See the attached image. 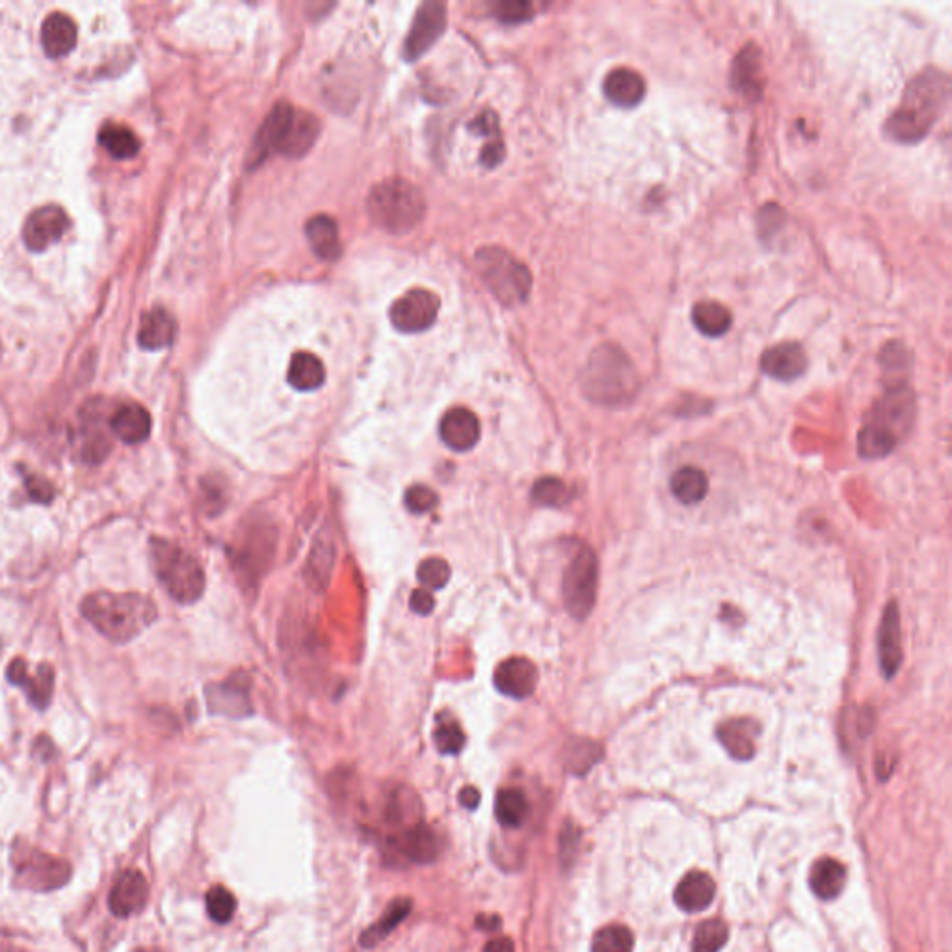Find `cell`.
<instances>
[{"mask_svg": "<svg viewBox=\"0 0 952 952\" xmlns=\"http://www.w3.org/2000/svg\"><path fill=\"white\" fill-rule=\"evenodd\" d=\"M949 77L928 67L915 75L902 95L899 108L886 121V133L899 144H917L938 123L949 105Z\"/></svg>", "mask_w": 952, "mask_h": 952, "instance_id": "cell-1", "label": "cell"}, {"mask_svg": "<svg viewBox=\"0 0 952 952\" xmlns=\"http://www.w3.org/2000/svg\"><path fill=\"white\" fill-rule=\"evenodd\" d=\"M915 421V395L908 382H891L867 415L858 436L860 456L878 460L891 454L910 434Z\"/></svg>", "mask_w": 952, "mask_h": 952, "instance_id": "cell-2", "label": "cell"}, {"mask_svg": "<svg viewBox=\"0 0 952 952\" xmlns=\"http://www.w3.org/2000/svg\"><path fill=\"white\" fill-rule=\"evenodd\" d=\"M82 614L114 644H127L157 620L155 603L140 594L95 592L82 601Z\"/></svg>", "mask_w": 952, "mask_h": 952, "instance_id": "cell-3", "label": "cell"}, {"mask_svg": "<svg viewBox=\"0 0 952 952\" xmlns=\"http://www.w3.org/2000/svg\"><path fill=\"white\" fill-rule=\"evenodd\" d=\"M320 125L309 112L296 110L287 103H279L266 116L253 142L250 164L259 166L270 155L281 153L287 157H302L317 140Z\"/></svg>", "mask_w": 952, "mask_h": 952, "instance_id": "cell-4", "label": "cell"}, {"mask_svg": "<svg viewBox=\"0 0 952 952\" xmlns=\"http://www.w3.org/2000/svg\"><path fill=\"white\" fill-rule=\"evenodd\" d=\"M586 397L603 406H618L635 397L638 378L629 357L614 344H603L588 359L582 371Z\"/></svg>", "mask_w": 952, "mask_h": 952, "instance_id": "cell-5", "label": "cell"}, {"mask_svg": "<svg viewBox=\"0 0 952 952\" xmlns=\"http://www.w3.org/2000/svg\"><path fill=\"white\" fill-rule=\"evenodd\" d=\"M151 560L166 592L181 605H192L205 592V573L198 558L177 543L153 538Z\"/></svg>", "mask_w": 952, "mask_h": 952, "instance_id": "cell-6", "label": "cell"}, {"mask_svg": "<svg viewBox=\"0 0 952 952\" xmlns=\"http://www.w3.org/2000/svg\"><path fill=\"white\" fill-rule=\"evenodd\" d=\"M367 207L374 224L387 233L404 235L421 222L424 199L417 186L402 179H389L372 188Z\"/></svg>", "mask_w": 952, "mask_h": 952, "instance_id": "cell-7", "label": "cell"}, {"mask_svg": "<svg viewBox=\"0 0 952 952\" xmlns=\"http://www.w3.org/2000/svg\"><path fill=\"white\" fill-rule=\"evenodd\" d=\"M278 530L265 516L252 517L238 530L233 549V568L242 586L255 588L266 575L276 556Z\"/></svg>", "mask_w": 952, "mask_h": 952, "instance_id": "cell-8", "label": "cell"}, {"mask_svg": "<svg viewBox=\"0 0 952 952\" xmlns=\"http://www.w3.org/2000/svg\"><path fill=\"white\" fill-rule=\"evenodd\" d=\"M478 272L495 298L504 305H517L527 300L532 278L529 268L519 263L503 248H482L476 253Z\"/></svg>", "mask_w": 952, "mask_h": 952, "instance_id": "cell-9", "label": "cell"}, {"mask_svg": "<svg viewBox=\"0 0 952 952\" xmlns=\"http://www.w3.org/2000/svg\"><path fill=\"white\" fill-rule=\"evenodd\" d=\"M564 605L575 620H586L597 597V558L590 547H581L571 558L562 581Z\"/></svg>", "mask_w": 952, "mask_h": 952, "instance_id": "cell-10", "label": "cell"}, {"mask_svg": "<svg viewBox=\"0 0 952 952\" xmlns=\"http://www.w3.org/2000/svg\"><path fill=\"white\" fill-rule=\"evenodd\" d=\"M14 869L15 884L38 893H47L66 886L71 878V865L66 860L54 858L36 848L17 850Z\"/></svg>", "mask_w": 952, "mask_h": 952, "instance_id": "cell-11", "label": "cell"}, {"mask_svg": "<svg viewBox=\"0 0 952 952\" xmlns=\"http://www.w3.org/2000/svg\"><path fill=\"white\" fill-rule=\"evenodd\" d=\"M439 848L441 847L437 833L424 822L400 832H393L385 841L387 854H393V858L397 860H406L417 865L436 861Z\"/></svg>", "mask_w": 952, "mask_h": 952, "instance_id": "cell-12", "label": "cell"}, {"mask_svg": "<svg viewBox=\"0 0 952 952\" xmlns=\"http://www.w3.org/2000/svg\"><path fill=\"white\" fill-rule=\"evenodd\" d=\"M439 298L432 291L413 289L391 307V322L398 331L417 333L436 322L439 313Z\"/></svg>", "mask_w": 952, "mask_h": 952, "instance_id": "cell-13", "label": "cell"}, {"mask_svg": "<svg viewBox=\"0 0 952 952\" xmlns=\"http://www.w3.org/2000/svg\"><path fill=\"white\" fill-rule=\"evenodd\" d=\"M205 696L212 714L233 720H242L253 714L248 675H233L222 683H212L205 690Z\"/></svg>", "mask_w": 952, "mask_h": 952, "instance_id": "cell-14", "label": "cell"}, {"mask_svg": "<svg viewBox=\"0 0 952 952\" xmlns=\"http://www.w3.org/2000/svg\"><path fill=\"white\" fill-rule=\"evenodd\" d=\"M447 27V10L439 2H424L417 10L410 34L404 43V58L417 60L421 58L443 34Z\"/></svg>", "mask_w": 952, "mask_h": 952, "instance_id": "cell-15", "label": "cell"}, {"mask_svg": "<svg viewBox=\"0 0 952 952\" xmlns=\"http://www.w3.org/2000/svg\"><path fill=\"white\" fill-rule=\"evenodd\" d=\"M69 227L71 220L66 211L56 205H47L28 216L23 225V240L30 252H45L66 235Z\"/></svg>", "mask_w": 952, "mask_h": 952, "instance_id": "cell-16", "label": "cell"}, {"mask_svg": "<svg viewBox=\"0 0 952 952\" xmlns=\"http://www.w3.org/2000/svg\"><path fill=\"white\" fill-rule=\"evenodd\" d=\"M495 688L512 700H527L538 685L536 666L523 657L501 662L493 674Z\"/></svg>", "mask_w": 952, "mask_h": 952, "instance_id": "cell-17", "label": "cell"}, {"mask_svg": "<svg viewBox=\"0 0 952 952\" xmlns=\"http://www.w3.org/2000/svg\"><path fill=\"white\" fill-rule=\"evenodd\" d=\"M147 900H149V886H147L146 876L140 871L131 869L119 874L108 897V908L118 917H129L133 913L142 912Z\"/></svg>", "mask_w": 952, "mask_h": 952, "instance_id": "cell-18", "label": "cell"}, {"mask_svg": "<svg viewBox=\"0 0 952 952\" xmlns=\"http://www.w3.org/2000/svg\"><path fill=\"white\" fill-rule=\"evenodd\" d=\"M878 659L880 668L887 679L895 677L904 659L902 653V635H900L899 607L891 601L884 610L880 629H878Z\"/></svg>", "mask_w": 952, "mask_h": 952, "instance_id": "cell-19", "label": "cell"}, {"mask_svg": "<svg viewBox=\"0 0 952 952\" xmlns=\"http://www.w3.org/2000/svg\"><path fill=\"white\" fill-rule=\"evenodd\" d=\"M439 436L449 449L467 452L473 449L480 439L478 417L467 408H452L441 419Z\"/></svg>", "mask_w": 952, "mask_h": 952, "instance_id": "cell-20", "label": "cell"}, {"mask_svg": "<svg viewBox=\"0 0 952 952\" xmlns=\"http://www.w3.org/2000/svg\"><path fill=\"white\" fill-rule=\"evenodd\" d=\"M761 369L780 382H793L806 372V350L798 343L776 344L763 354Z\"/></svg>", "mask_w": 952, "mask_h": 952, "instance_id": "cell-21", "label": "cell"}, {"mask_svg": "<svg viewBox=\"0 0 952 952\" xmlns=\"http://www.w3.org/2000/svg\"><path fill=\"white\" fill-rule=\"evenodd\" d=\"M8 679L10 683L25 688L30 701L40 709H45L53 698L54 672L49 664H41L38 672L30 675L25 661L15 659L8 668Z\"/></svg>", "mask_w": 952, "mask_h": 952, "instance_id": "cell-22", "label": "cell"}, {"mask_svg": "<svg viewBox=\"0 0 952 952\" xmlns=\"http://www.w3.org/2000/svg\"><path fill=\"white\" fill-rule=\"evenodd\" d=\"M603 92L616 106H636L646 95V80L629 67L612 69L603 82Z\"/></svg>", "mask_w": 952, "mask_h": 952, "instance_id": "cell-23", "label": "cell"}, {"mask_svg": "<svg viewBox=\"0 0 952 952\" xmlns=\"http://www.w3.org/2000/svg\"><path fill=\"white\" fill-rule=\"evenodd\" d=\"M77 27L66 14L49 15L41 25V45L49 58H64L75 49Z\"/></svg>", "mask_w": 952, "mask_h": 952, "instance_id": "cell-24", "label": "cell"}, {"mask_svg": "<svg viewBox=\"0 0 952 952\" xmlns=\"http://www.w3.org/2000/svg\"><path fill=\"white\" fill-rule=\"evenodd\" d=\"M733 88L741 92L748 99H759L763 92V69H761V53L754 45L742 49L733 66Z\"/></svg>", "mask_w": 952, "mask_h": 952, "instance_id": "cell-25", "label": "cell"}, {"mask_svg": "<svg viewBox=\"0 0 952 952\" xmlns=\"http://www.w3.org/2000/svg\"><path fill=\"white\" fill-rule=\"evenodd\" d=\"M110 428L127 445L144 443L151 434V415L140 404H127L114 413Z\"/></svg>", "mask_w": 952, "mask_h": 952, "instance_id": "cell-26", "label": "cell"}, {"mask_svg": "<svg viewBox=\"0 0 952 952\" xmlns=\"http://www.w3.org/2000/svg\"><path fill=\"white\" fill-rule=\"evenodd\" d=\"M713 878L705 873H688L675 889V902L685 912H701L714 900Z\"/></svg>", "mask_w": 952, "mask_h": 952, "instance_id": "cell-27", "label": "cell"}, {"mask_svg": "<svg viewBox=\"0 0 952 952\" xmlns=\"http://www.w3.org/2000/svg\"><path fill=\"white\" fill-rule=\"evenodd\" d=\"M175 333H177L175 318L166 309L157 307L142 318L140 331H138V343L142 348L155 352L170 346L175 339Z\"/></svg>", "mask_w": 952, "mask_h": 952, "instance_id": "cell-28", "label": "cell"}, {"mask_svg": "<svg viewBox=\"0 0 952 952\" xmlns=\"http://www.w3.org/2000/svg\"><path fill=\"white\" fill-rule=\"evenodd\" d=\"M305 235L309 238V244L313 252L317 253L320 259L324 261H335L341 255V237H339V227L335 220L330 216L320 214L311 218L305 225Z\"/></svg>", "mask_w": 952, "mask_h": 952, "instance_id": "cell-29", "label": "cell"}, {"mask_svg": "<svg viewBox=\"0 0 952 952\" xmlns=\"http://www.w3.org/2000/svg\"><path fill=\"white\" fill-rule=\"evenodd\" d=\"M809 884L819 899H835L847 884V869L839 861L824 858L813 865Z\"/></svg>", "mask_w": 952, "mask_h": 952, "instance_id": "cell-30", "label": "cell"}, {"mask_svg": "<svg viewBox=\"0 0 952 952\" xmlns=\"http://www.w3.org/2000/svg\"><path fill=\"white\" fill-rule=\"evenodd\" d=\"M421 813L423 809L417 794L406 787H400L397 791H393L387 800L385 820L395 828V832H400L423 822Z\"/></svg>", "mask_w": 952, "mask_h": 952, "instance_id": "cell-31", "label": "cell"}, {"mask_svg": "<svg viewBox=\"0 0 952 952\" xmlns=\"http://www.w3.org/2000/svg\"><path fill=\"white\" fill-rule=\"evenodd\" d=\"M757 728L746 720H733L718 728V741L739 761L752 759L755 754Z\"/></svg>", "mask_w": 952, "mask_h": 952, "instance_id": "cell-32", "label": "cell"}, {"mask_svg": "<svg viewBox=\"0 0 952 952\" xmlns=\"http://www.w3.org/2000/svg\"><path fill=\"white\" fill-rule=\"evenodd\" d=\"M411 906L413 902L411 899H395L385 910L382 919H378L374 925L369 926L361 938H359V945L365 947V949H374L376 945H380L395 928H397L411 912Z\"/></svg>", "mask_w": 952, "mask_h": 952, "instance_id": "cell-33", "label": "cell"}, {"mask_svg": "<svg viewBox=\"0 0 952 952\" xmlns=\"http://www.w3.org/2000/svg\"><path fill=\"white\" fill-rule=\"evenodd\" d=\"M670 490L679 503L698 504L709 493V478L698 467H681L672 475Z\"/></svg>", "mask_w": 952, "mask_h": 952, "instance_id": "cell-34", "label": "cell"}, {"mask_svg": "<svg viewBox=\"0 0 952 952\" xmlns=\"http://www.w3.org/2000/svg\"><path fill=\"white\" fill-rule=\"evenodd\" d=\"M289 384L296 391H315L326 380V371L322 361L315 354L298 352L289 365Z\"/></svg>", "mask_w": 952, "mask_h": 952, "instance_id": "cell-35", "label": "cell"}, {"mask_svg": "<svg viewBox=\"0 0 952 952\" xmlns=\"http://www.w3.org/2000/svg\"><path fill=\"white\" fill-rule=\"evenodd\" d=\"M692 322L707 337H722L728 333L733 317L724 305L718 302H700L692 309Z\"/></svg>", "mask_w": 952, "mask_h": 952, "instance_id": "cell-36", "label": "cell"}, {"mask_svg": "<svg viewBox=\"0 0 952 952\" xmlns=\"http://www.w3.org/2000/svg\"><path fill=\"white\" fill-rule=\"evenodd\" d=\"M99 144L116 160L133 159L140 151V140L136 138V134L129 127L118 123H110L101 129Z\"/></svg>", "mask_w": 952, "mask_h": 952, "instance_id": "cell-37", "label": "cell"}, {"mask_svg": "<svg viewBox=\"0 0 952 952\" xmlns=\"http://www.w3.org/2000/svg\"><path fill=\"white\" fill-rule=\"evenodd\" d=\"M529 800L519 789H503L495 798V817L504 828H519L529 817Z\"/></svg>", "mask_w": 952, "mask_h": 952, "instance_id": "cell-38", "label": "cell"}, {"mask_svg": "<svg viewBox=\"0 0 952 952\" xmlns=\"http://www.w3.org/2000/svg\"><path fill=\"white\" fill-rule=\"evenodd\" d=\"M635 938L629 928L610 925L601 928L592 941V952H633Z\"/></svg>", "mask_w": 952, "mask_h": 952, "instance_id": "cell-39", "label": "cell"}, {"mask_svg": "<svg viewBox=\"0 0 952 952\" xmlns=\"http://www.w3.org/2000/svg\"><path fill=\"white\" fill-rule=\"evenodd\" d=\"M532 501L547 508H560L569 501L568 486L555 476L540 478L532 488Z\"/></svg>", "mask_w": 952, "mask_h": 952, "instance_id": "cell-40", "label": "cell"}, {"mask_svg": "<svg viewBox=\"0 0 952 952\" xmlns=\"http://www.w3.org/2000/svg\"><path fill=\"white\" fill-rule=\"evenodd\" d=\"M436 748L443 755H458L465 746V733L454 718H437L434 731Z\"/></svg>", "mask_w": 952, "mask_h": 952, "instance_id": "cell-41", "label": "cell"}, {"mask_svg": "<svg viewBox=\"0 0 952 952\" xmlns=\"http://www.w3.org/2000/svg\"><path fill=\"white\" fill-rule=\"evenodd\" d=\"M205 902H207L209 917L218 925H227L237 912V899L224 886L211 887Z\"/></svg>", "mask_w": 952, "mask_h": 952, "instance_id": "cell-42", "label": "cell"}, {"mask_svg": "<svg viewBox=\"0 0 952 952\" xmlns=\"http://www.w3.org/2000/svg\"><path fill=\"white\" fill-rule=\"evenodd\" d=\"M728 941V926L722 921H705L703 925L698 926L694 941H692V952H718Z\"/></svg>", "mask_w": 952, "mask_h": 952, "instance_id": "cell-43", "label": "cell"}, {"mask_svg": "<svg viewBox=\"0 0 952 952\" xmlns=\"http://www.w3.org/2000/svg\"><path fill=\"white\" fill-rule=\"evenodd\" d=\"M333 558H335V553H333L331 543L318 542L315 545V551L311 553V560H309V566H307V581L311 582L313 586H317V590L326 586V582L330 579Z\"/></svg>", "mask_w": 952, "mask_h": 952, "instance_id": "cell-44", "label": "cell"}, {"mask_svg": "<svg viewBox=\"0 0 952 952\" xmlns=\"http://www.w3.org/2000/svg\"><path fill=\"white\" fill-rule=\"evenodd\" d=\"M417 579L424 590H443L450 581V566L443 558H426L417 569Z\"/></svg>", "mask_w": 952, "mask_h": 952, "instance_id": "cell-45", "label": "cell"}, {"mask_svg": "<svg viewBox=\"0 0 952 952\" xmlns=\"http://www.w3.org/2000/svg\"><path fill=\"white\" fill-rule=\"evenodd\" d=\"M599 757V752H597V746L594 742H575L571 744L568 748V754H566V763H568V768L571 772L575 774H582L586 772L588 768L594 765Z\"/></svg>", "mask_w": 952, "mask_h": 952, "instance_id": "cell-46", "label": "cell"}, {"mask_svg": "<svg viewBox=\"0 0 952 952\" xmlns=\"http://www.w3.org/2000/svg\"><path fill=\"white\" fill-rule=\"evenodd\" d=\"M404 503H406V508L410 510L411 514L421 516V514H428L436 508L439 497L432 488L417 484V486H411L410 490L406 491Z\"/></svg>", "mask_w": 952, "mask_h": 952, "instance_id": "cell-47", "label": "cell"}, {"mask_svg": "<svg viewBox=\"0 0 952 952\" xmlns=\"http://www.w3.org/2000/svg\"><path fill=\"white\" fill-rule=\"evenodd\" d=\"M534 14L529 2H499L495 4V15L504 23H523Z\"/></svg>", "mask_w": 952, "mask_h": 952, "instance_id": "cell-48", "label": "cell"}, {"mask_svg": "<svg viewBox=\"0 0 952 952\" xmlns=\"http://www.w3.org/2000/svg\"><path fill=\"white\" fill-rule=\"evenodd\" d=\"M27 490L28 495L32 497V501H38V503H51L53 501L54 488L43 478H38V476L27 478Z\"/></svg>", "mask_w": 952, "mask_h": 952, "instance_id": "cell-49", "label": "cell"}, {"mask_svg": "<svg viewBox=\"0 0 952 952\" xmlns=\"http://www.w3.org/2000/svg\"><path fill=\"white\" fill-rule=\"evenodd\" d=\"M411 610L415 614H421V616H428L434 607H436V601H434V595L430 594L428 590L424 588H419V590H413L410 599Z\"/></svg>", "mask_w": 952, "mask_h": 952, "instance_id": "cell-50", "label": "cell"}, {"mask_svg": "<svg viewBox=\"0 0 952 952\" xmlns=\"http://www.w3.org/2000/svg\"><path fill=\"white\" fill-rule=\"evenodd\" d=\"M484 952H516V947L512 939L497 938L491 939L490 943L484 947Z\"/></svg>", "mask_w": 952, "mask_h": 952, "instance_id": "cell-51", "label": "cell"}, {"mask_svg": "<svg viewBox=\"0 0 952 952\" xmlns=\"http://www.w3.org/2000/svg\"><path fill=\"white\" fill-rule=\"evenodd\" d=\"M460 802H462L465 809H476L480 804V793L476 791L475 787H465L460 793Z\"/></svg>", "mask_w": 952, "mask_h": 952, "instance_id": "cell-52", "label": "cell"}, {"mask_svg": "<svg viewBox=\"0 0 952 952\" xmlns=\"http://www.w3.org/2000/svg\"><path fill=\"white\" fill-rule=\"evenodd\" d=\"M476 926L478 928H484V930H497L501 926V919L497 915L493 917H488V915H478L476 917Z\"/></svg>", "mask_w": 952, "mask_h": 952, "instance_id": "cell-53", "label": "cell"}]
</instances>
